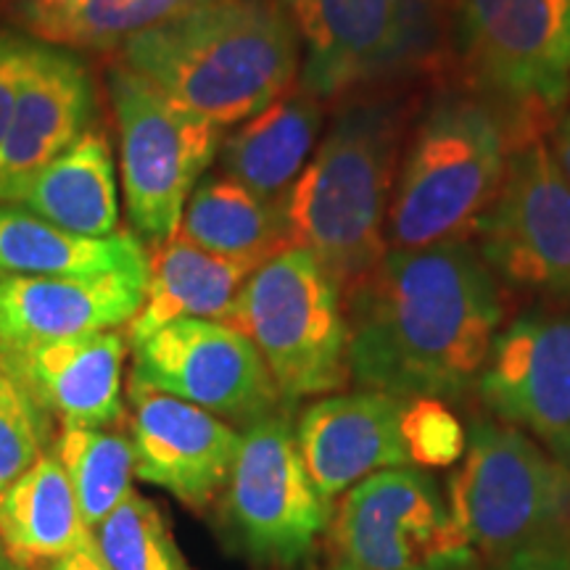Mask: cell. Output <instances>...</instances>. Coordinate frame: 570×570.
Segmentation results:
<instances>
[{"mask_svg":"<svg viewBox=\"0 0 570 570\" xmlns=\"http://www.w3.org/2000/svg\"><path fill=\"white\" fill-rule=\"evenodd\" d=\"M346 325L356 386L444 402L479 386L502 296L468 240L391 248L348 285Z\"/></svg>","mask_w":570,"mask_h":570,"instance_id":"1","label":"cell"},{"mask_svg":"<svg viewBox=\"0 0 570 570\" xmlns=\"http://www.w3.org/2000/svg\"><path fill=\"white\" fill-rule=\"evenodd\" d=\"M177 106L219 127L240 125L291 90L298 38L275 0H209L122 48Z\"/></svg>","mask_w":570,"mask_h":570,"instance_id":"2","label":"cell"},{"mask_svg":"<svg viewBox=\"0 0 570 570\" xmlns=\"http://www.w3.org/2000/svg\"><path fill=\"white\" fill-rule=\"evenodd\" d=\"M399 132L396 104L348 106L281 198L291 246L315 254L341 288L386 254Z\"/></svg>","mask_w":570,"mask_h":570,"instance_id":"3","label":"cell"},{"mask_svg":"<svg viewBox=\"0 0 570 570\" xmlns=\"http://www.w3.org/2000/svg\"><path fill=\"white\" fill-rule=\"evenodd\" d=\"M502 119L479 98H436L404 156L391 196V248H425L465 240L494 198L508 167Z\"/></svg>","mask_w":570,"mask_h":570,"instance_id":"4","label":"cell"},{"mask_svg":"<svg viewBox=\"0 0 570 570\" xmlns=\"http://www.w3.org/2000/svg\"><path fill=\"white\" fill-rule=\"evenodd\" d=\"M227 325L262 354L285 407L348 383V325L341 283L302 246L248 275Z\"/></svg>","mask_w":570,"mask_h":570,"instance_id":"5","label":"cell"},{"mask_svg":"<svg viewBox=\"0 0 570 570\" xmlns=\"http://www.w3.org/2000/svg\"><path fill=\"white\" fill-rule=\"evenodd\" d=\"M449 504L487 562L570 525V470L520 428L475 417Z\"/></svg>","mask_w":570,"mask_h":570,"instance_id":"6","label":"cell"},{"mask_svg":"<svg viewBox=\"0 0 570 570\" xmlns=\"http://www.w3.org/2000/svg\"><path fill=\"white\" fill-rule=\"evenodd\" d=\"M127 217L154 246L175 238L190 194L223 148L225 127L177 106L130 67L109 71Z\"/></svg>","mask_w":570,"mask_h":570,"instance_id":"7","label":"cell"},{"mask_svg":"<svg viewBox=\"0 0 570 570\" xmlns=\"http://www.w3.org/2000/svg\"><path fill=\"white\" fill-rule=\"evenodd\" d=\"M219 520L227 544L259 566L291 568L315 550L331 504L306 473L288 410L240 431L230 479L219 494Z\"/></svg>","mask_w":570,"mask_h":570,"instance_id":"8","label":"cell"},{"mask_svg":"<svg viewBox=\"0 0 570 570\" xmlns=\"http://www.w3.org/2000/svg\"><path fill=\"white\" fill-rule=\"evenodd\" d=\"M336 560L362 570H475L439 481L420 468L377 470L341 497L331 523Z\"/></svg>","mask_w":570,"mask_h":570,"instance_id":"9","label":"cell"},{"mask_svg":"<svg viewBox=\"0 0 570 570\" xmlns=\"http://www.w3.org/2000/svg\"><path fill=\"white\" fill-rule=\"evenodd\" d=\"M302 42V90L315 98L404 75L436 42V0H275Z\"/></svg>","mask_w":570,"mask_h":570,"instance_id":"10","label":"cell"},{"mask_svg":"<svg viewBox=\"0 0 570 570\" xmlns=\"http://www.w3.org/2000/svg\"><path fill=\"white\" fill-rule=\"evenodd\" d=\"M473 235L491 273L512 288L570 298V180L539 138L512 148Z\"/></svg>","mask_w":570,"mask_h":570,"instance_id":"11","label":"cell"},{"mask_svg":"<svg viewBox=\"0 0 570 570\" xmlns=\"http://www.w3.org/2000/svg\"><path fill=\"white\" fill-rule=\"evenodd\" d=\"M462 53L491 96L550 114L570 92V0H462Z\"/></svg>","mask_w":570,"mask_h":570,"instance_id":"12","label":"cell"},{"mask_svg":"<svg viewBox=\"0 0 570 570\" xmlns=\"http://www.w3.org/2000/svg\"><path fill=\"white\" fill-rule=\"evenodd\" d=\"M132 381L248 428L288 410L244 333L214 320H180L132 348Z\"/></svg>","mask_w":570,"mask_h":570,"instance_id":"13","label":"cell"},{"mask_svg":"<svg viewBox=\"0 0 570 570\" xmlns=\"http://www.w3.org/2000/svg\"><path fill=\"white\" fill-rule=\"evenodd\" d=\"M475 391L491 417L570 470V312H529L499 331Z\"/></svg>","mask_w":570,"mask_h":570,"instance_id":"14","label":"cell"},{"mask_svg":"<svg viewBox=\"0 0 570 570\" xmlns=\"http://www.w3.org/2000/svg\"><path fill=\"white\" fill-rule=\"evenodd\" d=\"M135 475L202 510L223 494L240 433L196 404L130 383Z\"/></svg>","mask_w":570,"mask_h":570,"instance_id":"15","label":"cell"},{"mask_svg":"<svg viewBox=\"0 0 570 570\" xmlns=\"http://www.w3.org/2000/svg\"><path fill=\"white\" fill-rule=\"evenodd\" d=\"M92 114L88 67L63 48L32 42L11 130L0 146V204H19L32 177L88 132Z\"/></svg>","mask_w":570,"mask_h":570,"instance_id":"16","label":"cell"},{"mask_svg":"<svg viewBox=\"0 0 570 570\" xmlns=\"http://www.w3.org/2000/svg\"><path fill=\"white\" fill-rule=\"evenodd\" d=\"M402 410L404 399L360 389L320 396L298 415V454L327 504L377 470L410 465Z\"/></svg>","mask_w":570,"mask_h":570,"instance_id":"17","label":"cell"},{"mask_svg":"<svg viewBox=\"0 0 570 570\" xmlns=\"http://www.w3.org/2000/svg\"><path fill=\"white\" fill-rule=\"evenodd\" d=\"M146 277H0V352L117 331L138 315Z\"/></svg>","mask_w":570,"mask_h":570,"instance_id":"18","label":"cell"},{"mask_svg":"<svg viewBox=\"0 0 570 570\" xmlns=\"http://www.w3.org/2000/svg\"><path fill=\"white\" fill-rule=\"evenodd\" d=\"M127 346L125 333L104 331L0 352V365L63 428H106L125 417Z\"/></svg>","mask_w":570,"mask_h":570,"instance_id":"19","label":"cell"},{"mask_svg":"<svg viewBox=\"0 0 570 570\" xmlns=\"http://www.w3.org/2000/svg\"><path fill=\"white\" fill-rule=\"evenodd\" d=\"M254 269L252 262L204 252L180 235L164 240L148 256L146 296L127 323V344L135 348L180 320H225Z\"/></svg>","mask_w":570,"mask_h":570,"instance_id":"20","label":"cell"},{"mask_svg":"<svg viewBox=\"0 0 570 570\" xmlns=\"http://www.w3.org/2000/svg\"><path fill=\"white\" fill-rule=\"evenodd\" d=\"M135 275L148 281V254L132 233L88 238L38 214L0 204V277Z\"/></svg>","mask_w":570,"mask_h":570,"instance_id":"21","label":"cell"},{"mask_svg":"<svg viewBox=\"0 0 570 570\" xmlns=\"http://www.w3.org/2000/svg\"><path fill=\"white\" fill-rule=\"evenodd\" d=\"M320 130V98L306 90H288L223 140L219 167L256 196L281 202L315 154Z\"/></svg>","mask_w":570,"mask_h":570,"instance_id":"22","label":"cell"},{"mask_svg":"<svg viewBox=\"0 0 570 570\" xmlns=\"http://www.w3.org/2000/svg\"><path fill=\"white\" fill-rule=\"evenodd\" d=\"M92 539L67 470L56 452H42L0 494V544L21 570H42Z\"/></svg>","mask_w":570,"mask_h":570,"instance_id":"23","label":"cell"},{"mask_svg":"<svg viewBox=\"0 0 570 570\" xmlns=\"http://www.w3.org/2000/svg\"><path fill=\"white\" fill-rule=\"evenodd\" d=\"M27 212L63 230L106 238L119 227V196L111 146L88 130L32 177L19 198Z\"/></svg>","mask_w":570,"mask_h":570,"instance_id":"24","label":"cell"},{"mask_svg":"<svg viewBox=\"0 0 570 570\" xmlns=\"http://www.w3.org/2000/svg\"><path fill=\"white\" fill-rule=\"evenodd\" d=\"M177 235L204 252L256 267L291 246L281 202L256 196L227 175L202 177L185 204Z\"/></svg>","mask_w":570,"mask_h":570,"instance_id":"25","label":"cell"},{"mask_svg":"<svg viewBox=\"0 0 570 570\" xmlns=\"http://www.w3.org/2000/svg\"><path fill=\"white\" fill-rule=\"evenodd\" d=\"M204 3L209 0H11V11L46 46L106 51Z\"/></svg>","mask_w":570,"mask_h":570,"instance_id":"26","label":"cell"},{"mask_svg":"<svg viewBox=\"0 0 570 570\" xmlns=\"http://www.w3.org/2000/svg\"><path fill=\"white\" fill-rule=\"evenodd\" d=\"M53 452L67 470L85 525L98 529L132 491V441L98 428H63Z\"/></svg>","mask_w":570,"mask_h":570,"instance_id":"27","label":"cell"},{"mask_svg":"<svg viewBox=\"0 0 570 570\" xmlns=\"http://www.w3.org/2000/svg\"><path fill=\"white\" fill-rule=\"evenodd\" d=\"M96 544L111 570H194L161 512L138 491H130L98 525Z\"/></svg>","mask_w":570,"mask_h":570,"instance_id":"28","label":"cell"},{"mask_svg":"<svg viewBox=\"0 0 570 570\" xmlns=\"http://www.w3.org/2000/svg\"><path fill=\"white\" fill-rule=\"evenodd\" d=\"M51 415L0 365V494L42 454Z\"/></svg>","mask_w":570,"mask_h":570,"instance_id":"29","label":"cell"},{"mask_svg":"<svg viewBox=\"0 0 570 570\" xmlns=\"http://www.w3.org/2000/svg\"><path fill=\"white\" fill-rule=\"evenodd\" d=\"M402 439L410 465L449 468L465 454L468 431L441 399H404Z\"/></svg>","mask_w":570,"mask_h":570,"instance_id":"30","label":"cell"},{"mask_svg":"<svg viewBox=\"0 0 570 570\" xmlns=\"http://www.w3.org/2000/svg\"><path fill=\"white\" fill-rule=\"evenodd\" d=\"M32 40L0 32V146L11 130Z\"/></svg>","mask_w":570,"mask_h":570,"instance_id":"31","label":"cell"},{"mask_svg":"<svg viewBox=\"0 0 570 570\" xmlns=\"http://www.w3.org/2000/svg\"><path fill=\"white\" fill-rule=\"evenodd\" d=\"M487 570H570V525L491 560Z\"/></svg>","mask_w":570,"mask_h":570,"instance_id":"32","label":"cell"},{"mask_svg":"<svg viewBox=\"0 0 570 570\" xmlns=\"http://www.w3.org/2000/svg\"><path fill=\"white\" fill-rule=\"evenodd\" d=\"M42 570H111V568H109V562L104 560L101 550H98L96 533H92V539L85 541L80 550L69 552L67 558L56 560V562H51V566L42 568Z\"/></svg>","mask_w":570,"mask_h":570,"instance_id":"33","label":"cell"},{"mask_svg":"<svg viewBox=\"0 0 570 570\" xmlns=\"http://www.w3.org/2000/svg\"><path fill=\"white\" fill-rule=\"evenodd\" d=\"M554 159H558L560 169L566 173V177L570 180V114L560 119L558 130H554Z\"/></svg>","mask_w":570,"mask_h":570,"instance_id":"34","label":"cell"},{"mask_svg":"<svg viewBox=\"0 0 570 570\" xmlns=\"http://www.w3.org/2000/svg\"><path fill=\"white\" fill-rule=\"evenodd\" d=\"M0 570H21V568L13 566L11 558H9V552L3 550V544H0Z\"/></svg>","mask_w":570,"mask_h":570,"instance_id":"35","label":"cell"},{"mask_svg":"<svg viewBox=\"0 0 570 570\" xmlns=\"http://www.w3.org/2000/svg\"><path fill=\"white\" fill-rule=\"evenodd\" d=\"M327 570H362V568L348 566V562H344V560H333V562H331V568H327Z\"/></svg>","mask_w":570,"mask_h":570,"instance_id":"36","label":"cell"}]
</instances>
